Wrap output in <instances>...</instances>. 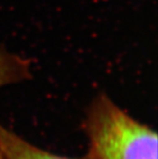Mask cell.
<instances>
[{
    "instance_id": "obj_2",
    "label": "cell",
    "mask_w": 158,
    "mask_h": 159,
    "mask_svg": "<svg viewBox=\"0 0 158 159\" xmlns=\"http://www.w3.org/2000/svg\"><path fill=\"white\" fill-rule=\"evenodd\" d=\"M0 152L3 159H93L89 154L82 158H67L41 150L0 124Z\"/></svg>"
},
{
    "instance_id": "obj_3",
    "label": "cell",
    "mask_w": 158,
    "mask_h": 159,
    "mask_svg": "<svg viewBox=\"0 0 158 159\" xmlns=\"http://www.w3.org/2000/svg\"><path fill=\"white\" fill-rule=\"evenodd\" d=\"M31 77V64L16 53L0 48V89Z\"/></svg>"
},
{
    "instance_id": "obj_1",
    "label": "cell",
    "mask_w": 158,
    "mask_h": 159,
    "mask_svg": "<svg viewBox=\"0 0 158 159\" xmlns=\"http://www.w3.org/2000/svg\"><path fill=\"white\" fill-rule=\"evenodd\" d=\"M84 130L93 159H157V134L105 93L86 110Z\"/></svg>"
},
{
    "instance_id": "obj_4",
    "label": "cell",
    "mask_w": 158,
    "mask_h": 159,
    "mask_svg": "<svg viewBox=\"0 0 158 159\" xmlns=\"http://www.w3.org/2000/svg\"><path fill=\"white\" fill-rule=\"evenodd\" d=\"M0 159H3V157H2V154H1V152H0Z\"/></svg>"
}]
</instances>
